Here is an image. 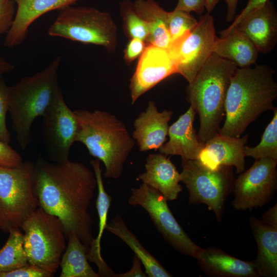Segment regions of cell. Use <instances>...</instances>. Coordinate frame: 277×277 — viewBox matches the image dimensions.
I'll return each instance as SVG.
<instances>
[{"mask_svg":"<svg viewBox=\"0 0 277 277\" xmlns=\"http://www.w3.org/2000/svg\"><path fill=\"white\" fill-rule=\"evenodd\" d=\"M268 0H249L247 5L241 13L234 19L232 23L226 29L220 31V36L223 35L235 28L239 23L246 16L262 8Z\"/></svg>","mask_w":277,"mask_h":277,"instance_id":"obj_36","label":"cell"},{"mask_svg":"<svg viewBox=\"0 0 277 277\" xmlns=\"http://www.w3.org/2000/svg\"><path fill=\"white\" fill-rule=\"evenodd\" d=\"M195 114L194 110L190 106L169 126L168 141L158 149L160 153L166 156H180L182 161L197 160L205 143L199 140L193 126Z\"/></svg>","mask_w":277,"mask_h":277,"instance_id":"obj_17","label":"cell"},{"mask_svg":"<svg viewBox=\"0 0 277 277\" xmlns=\"http://www.w3.org/2000/svg\"><path fill=\"white\" fill-rule=\"evenodd\" d=\"M276 165L277 161L270 158L255 160L235 179L232 205L235 210L250 211L271 200L277 187Z\"/></svg>","mask_w":277,"mask_h":277,"instance_id":"obj_12","label":"cell"},{"mask_svg":"<svg viewBox=\"0 0 277 277\" xmlns=\"http://www.w3.org/2000/svg\"><path fill=\"white\" fill-rule=\"evenodd\" d=\"M9 88L2 76H0V139L9 144L11 137L7 128L6 117L9 112Z\"/></svg>","mask_w":277,"mask_h":277,"instance_id":"obj_32","label":"cell"},{"mask_svg":"<svg viewBox=\"0 0 277 277\" xmlns=\"http://www.w3.org/2000/svg\"><path fill=\"white\" fill-rule=\"evenodd\" d=\"M23 162L20 154L0 139V166L14 168L19 167Z\"/></svg>","mask_w":277,"mask_h":277,"instance_id":"obj_34","label":"cell"},{"mask_svg":"<svg viewBox=\"0 0 277 277\" xmlns=\"http://www.w3.org/2000/svg\"><path fill=\"white\" fill-rule=\"evenodd\" d=\"M61 61V57L57 56L42 71L22 77L9 86V112L22 150L32 142L34 120L44 114L61 91L57 76Z\"/></svg>","mask_w":277,"mask_h":277,"instance_id":"obj_5","label":"cell"},{"mask_svg":"<svg viewBox=\"0 0 277 277\" xmlns=\"http://www.w3.org/2000/svg\"><path fill=\"white\" fill-rule=\"evenodd\" d=\"M128 203L131 206L142 207L148 213L157 230L174 250L195 259L202 248L177 222L161 193L142 183L138 187L131 189Z\"/></svg>","mask_w":277,"mask_h":277,"instance_id":"obj_10","label":"cell"},{"mask_svg":"<svg viewBox=\"0 0 277 277\" xmlns=\"http://www.w3.org/2000/svg\"><path fill=\"white\" fill-rule=\"evenodd\" d=\"M195 259L200 269L209 276L259 277L253 262L233 257L219 248H202Z\"/></svg>","mask_w":277,"mask_h":277,"instance_id":"obj_21","label":"cell"},{"mask_svg":"<svg viewBox=\"0 0 277 277\" xmlns=\"http://www.w3.org/2000/svg\"><path fill=\"white\" fill-rule=\"evenodd\" d=\"M53 275L36 265L28 263L15 270L0 273V277H51Z\"/></svg>","mask_w":277,"mask_h":277,"instance_id":"obj_35","label":"cell"},{"mask_svg":"<svg viewBox=\"0 0 277 277\" xmlns=\"http://www.w3.org/2000/svg\"><path fill=\"white\" fill-rule=\"evenodd\" d=\"M262 221L265 224L277 229L276 203L262 215Z\"/></svg>","mask_w":277,"mask_h":277,"instance_id":"obj_40","label":"cell"},{"mask_svg":"<svg viewBox=\"0 0 277 277\" xmlns=\"http://www.w3.org/2000/svg\"><path fill=\"white\" fill-rule=\"evenodd\" d=\"M216 38L214 19L207 13L190 32L172 43L168 49L176 73L190 83L213 54Z\"/></svg>","mask_w":277,"mask_h":277,"instance_id":"obj_11","label":"cell"},{"mask_svg":"<svg viewBox=\"0 0 277 277\" xmlns=\"http://www.w3.org/2000/svg\"><path fill=\"white\" fill-rule=\"evenodd\" d=\"M235 27L249 37L259 53L270 52L277 43V11L273 4L268 0Z\"/></svg>","mask_w":277,"mask_h":277,"instance_id":"obj_20","label":"cell"},{"mask_svg":"<svg viewBox=\"0 0 277 277\" xmlns=\"http://www.w3.org/2000/svg\"><path fill=\"white\" fill-rule=\"evenodd\" d=\"M42 117V137L48 156L55 163L69 160L78 124L74 111L66 104L62 91Z\"/></svg>","mask_w":277,"mask_h":277,"instance_id":"obj_13","label":"cell"},{"mask_svg":"<svg viewBox=\"0 0 277 277\" xmlns=\"http://www.w3.org/2000/svg\"><path fill=\"white\" fill-rule=\"evenodd\" d=\"M35 163L24 162L10 168L0 166V230L21 229L38 207L34 189Z\"/></svg>","mask_w":277,"mask_h":277,"instance_id":"obj_7","label":"cell"},{"mask_svg":"<svg viewBox=\"0 0 277 277\" xmlns=\"http://www.w3.org/2000/svg\"><path fill=\"white\" fill-rule=\"evenodd\" d=\"M181 182L189 194V205L204 204L221 221L228 196L233 190L235 179L232 167L210 169L197 160L182 161Z\"/></svg>","mask_w":277,"mask_h":277,"instance_id":"obj_9","label":"cell"},{"mask_svg":"<svg viewBox=\"0 0 277 277\" xmlns=\"http://www.w3.org/2000/svg\"><path fill=\"white\" fill-rule=\"evenodd\" d=\"M14 65L0 56V76L14 70Z\"/></svg>","mask_w":277,"mask_h":277,"instance_id":"obj_42","label":"cell"},{"mask_svg":"<svg viewBox=\"0 0 277 277\" xmlns=\"http://www.w3.org/2000/svg\"><path fill=\"white\" fill-rule=\"evenodd\" d=\"M147 44L138 38L130 39L124 50V59L127 63H131L139 57L144 52Z\"/></svg>","mask_w":277,"mask_h":277,"instance_id":"obj_37","label":"cell"},{"mask_svg":"<svg viewBox=\"0 0 277 277\" xmlns=\"http://www.w3.org/2000/svg\"><path fill=\"white\" fill-rule=\"evenodd\" d=\"M107 231L122 240L134 253L145 268L149 277H171L172 275L142 245L135 235L129 229L124 219L116 215L107 224Z\"/></svg>","mask_w":277,"mask_h":277,"instance_id":"obj_26","label":"cell"},{"mask_svg":"<svg viewBox=\"0 0 277 277\" xmlns=\"http://www.w3.org/2000/svg\"><path fill=\"white\" fill-rule=\"evenodd\" d=\"M175 9L202 14L205 9V0H178Z\"/></svg>","mask_w":277,"mask_h":277,"instance_id":"obj_38","label":"cell"},{"mask_svg":"<svg viewBox=\"0 0 277 277\" xmlns=\"http://www.w3.org/2000/svg\"><path fill=\"white\" fill-rule=\"evenodd\" d=\"M213 53L234 63L239 68L255 64L259 51L249 37L238 28L216 38Z\"/></svg>","mask_w":277,"mask_h":277,"instance_id":"obj_23","label":"cell"},{"mask_svg":"<svg viewBox=\"0 0 277 277\" xmlns=\"http://www.w3.org/2000/svg\"><path fill=\"white\" fill-rule=\"evenodd\" d=\"M248 139V134L234 137L217 133L205 143L196 160L211 170L234 166L237 173H242L245 170L244 149Z\"/></svg>","mask_w":277,"mask_h":277,"instance_id":"obj_15","label":"cell"},{"mask_svg":"<svg viewBox=\"0 0 277 277\" xmlns=\"http://www.w3.org/2000/svg\"><path fill=\"white\" fill-rule=\"evenodd\" d=\"M16 12L13 0H0V35L7 33L11 27Z\"/></svg>","mask_w":277,"mask_h":277,"instance_id":"obj_33","label":"cell"},{"mask_svg":"<svg viewBox=\"0 0 277 277\" xmlns=\"http://www.w3.org/2000/svg\"><path fill=\"white\" fill-rule=\"evenodd\" d=\"M238 66L213 53L187 87V100L199 114L197 136L205 143L219 133L231 78Z\"/></svg>","mask_w":277,"mask_h":277,"instance_id":"obj_4","label":"cell"},{"mask_svg":"<svg viewBox=\"0 0 277 277\" xmlns=\"http://www.w3.org/2000/svg\"><path fill=\"white\" fill-rule=\"evenodd\" d=\"M227 6V11L226 16L227 22H231L235 18L236 9L239 0H225Z\"/></svg>","mask_w":277,"mask_h":277,"instance_id":"obj_41","label":"cell"},{"mask_svg":"<svg viewBox=\"0 0 277 277\" xmlns=\"http://www.w3.org/2000/svg\"><path fill=\"white\" fill-rule=\"evenodd\" d=\"M78 128L75 142L84 144L89 154L102 162L106 178L117 179L135 141L125 124L107 111L75 110Z\"/></svg>","mask_w":277,"mask_h":277,"instance_id":"obj_3","label":"cell"},{"mask_svg":"<svg viewBox=\"0 0 277 277\" xmlns=\"http://www.w3.org/2000/svg\"><path fill=\"white\" fill-rule=\"evenodd\" d=\"M141 264L139 259L134 255L132 259V266L131 269L126 272L115 273L114 277H146L147 275L143 271Z\"/></svg>","mask_w":277,"mask_h":277,"instance_id":"obj_39","label":"cell"},{"mask_svg":"<svg viewBox=\"0 0 277 277\" xmlns=\"http://www.w3.org/2000/svg\"><path fill=\"white\" fill-rule=\"evenodd\" d=\"M272 120L266 127L260 142L256 146L250 147L245 146L246 156L255 160L270 158L277 161V109L273 110Z\"/></svg>","mask_w":277,"mask_h":277,"instance_id":"obj_29","label":"cell"},{"mask_svg":"<svg viewBox=\"0 0 277 277\" xmlns=\"http://www.w3.org/2000/svg\"><path fill=\"white\" fill-rule=\"evenodd\" d=\"M176 73L168 49L147 45L130 80L131 104L162 81Z\"/></svg>","mask_w":277,"mask_h":277,"instance_id":"obj_14","label":"cell"},{"mask_svg":"<svg viewBox=\"0 0 277 277\" xmlns=\"http://www.w3.org/2000/svg\"><path fill=\"white\" fill-rule=\"evenodd\" d=\"M145 171L137 175L141 181L161 193L167 201L177 199L182 191L180 173L166 155L150 153L145 164Z\"/></svg>","mask_w":277,"mask_h":277,"instance_id":"obj_19","label":"cell"},{"mask_svg":"<svg viewBox=\"0 0 277 277\" xmlns=\"http://www.w3.org/2000/svg\"><path fill=\"white\" fill-rule=\"evenodd\" d=\"M96 188L93 171L82 163H49L39 156L35 163L38 207L61 220L66 238L74 233L88 249L94 239L89 208Z\"/></svg>","mask_w":277,"mask_h":277,"instance_id":"obj_1","label":"cell"},{"mask_svg":"<svg viewBox=\"0 0 277 277\" xmlns=\"http://www.w3.org/2000/svg\"><path fill=\"white\" fill-rule=\"evenodd\" d=\"M68 245L62 256L60 277H100L90 265L88 248L74 233L67 236Z\"/></svg>","mask_w":277,"mask_h":277,"instance_id":"obj_27","label":"cell"},{"mask_svg":"<svg viewBox=\"0 0 277 277\" xmlns=\"http://www.w3.org/2000/svg\"><path fill=\"white\" fill-rule=\"evenodd\" d=\"M133 3L136 12L149 29L146 44L168 49L171 44L168 27V12L155 0H135Z\"/></svg>","mask_w":277,"mask_h":277,"instance_id":"obj_25","label":"cell"},{"mask_svg":"<svg viewBox=\"0 0 277 277\" xmlns=\"http://www.w3.org/2000/svg\"><path fill=\"white\" fill-rule=\"evenodd\" d=\"M48 33L85 44H93L114 52L117 45L116 25L110 14L91 7L60 10Z\"/></svg>","mask_w":277,"mask_h":277,"instance_id":"obj_6","label":"cell"},{"mask_svg":"<svg viewBox=\"0 0 277 277\" xmlns=\"http://www.w3.org/2000/svg\"><path fill=\"white\" fill-rule=\"evenodd\" d=\"M8 233L6 243L0 249V273L15 270L29 263L21 229H12Z\"/></svg>","mask_w":277,"mask_h":277,"instance_id":"obj_28","label":"cell"},{"mask_svg":"<svg viewBox=\"0 0 277 277\" xmlns=\"http://www.w3.org/2000/svg\"><path fill=\"white\" fill-rule=\"evenodd\" d=\"M197 23L198 21L189 12L176 9L168 12V27L171 43L190 32Z\"/></svg>","mask_w":277,"mask_h":277,"instance_id":"obj_31","label":"cell"},{"mask_svg":"<svg viewBox=\"0 0 277 277\" xmlns=\"http://www.w3.org/2000/svg\"><path fill=\"white\" fill-rule=\"evenodd\" d=\"M21 229L28 262L54 274L66 249L63 225L55 215L38 207Z\"/></svg>","mask_w":277,"mask_h":277,"instance_id":"obj_8","label":"cell"},{"mask_svg":"<svg viewBox=\"0 0 277 277\" xmlns=\"http://www.w3.org/2000/svg\"><path fill=\"white\" fill-rule=\"evenodd\" d=\"M274 74L266 65L237 68L228 89L225 120L219 133L239 137L261 114L275 108L277 83Z\"/></svg>","mask_w":277,"mask_h":277,"instance_id":"obj_2","label":"cell"},{"mask_svg":"<svg viewBox=\"0 0 277 277\" xmlns=\"http://www.w3.org/2000/svg\"><path fill=\"white\" fill-rule=\"evenodd\" d=\"M220 0H205V8L207 13L212 12Z\"/></svg>","mask_w":277,"mask_h":277,"instance_id":"obj_43","label":"cell"},{"mask_svg":"<svg viewBox=\"0 0 277 277\" xmlns=\"http://www.w3.org/2000/svg\"><path fill=\"white\" fill-rule=\"evenodd\" d=\"M120 13L125 35L129 39L138 38L146 42L149 34V29L136 12L133 3L129 0L122 1L120 3Z\"/></svg>","mask_w":277,"mask_h":277,"instance_id":"obj_30","label":"cell"},{"mask_svg":"<svg viewBox=\"0 0 277 277\" xmlns=\"http://www.w3.org/2000/svg\"><path fill=\"white\" fill-rule=\"evenodd\" d=\"M79 0H13L16 12L11 27L7 33L4 46L12 48L26 39L30 26L47 12L71 6Z\"/></svg>","mask_w":277,"mask_h":277,"instance_id":"obj_18","label":"cell"},{"mask_svg":"<svg viewBox=\"0 0 277 277\" xmlns=\"http://www.w3.org/2000/svg\"><path fill=\"white\" fill-rule=\"evenodd\" d=\"M90 163L95 174L97 184V196L95 205L98 217V231L96 238L94 239L90 245L87 256L89 261L97 266L98 273L100 275H105L110 271L111 268L102 256L101 241L107 224L108 214L112 197L108 194L104 188L100 161L97 159L92 160Z\"/></svg>","mask_w":277,"mask_h":277,"instance_id":"obj_24","label":"cell"},{"mask_svg":"<svg viewBox=\"0 0 277 277\" xmlns=\"http://www.w3.org/2000/svg\"><path fill=\"white\" fill-rule=\"evenodd\" d=\"M172 111L159 112L155 103L149 101L144 111L133 122L132 137L141 152L158 150L166 142Z\"/></svg>","mask_w":277,"mask_h":277,"instance_id":"obj_16","label":"cell"},{"mask_svg":"<svg viewBox=\"0 0 277 277\" xmlns=\"http://www.w3.org/2000/svg\"><path fill=\"white\" fill-rule=\"evenodd\" d=\"M250 225L258 247L253 262L259 277H276L277 229L254 216L250 217Z\"/></svg>","mask_w":277,"mask_h":277,"instance_id":"obj_22","label":"cell"}]
</instances>
